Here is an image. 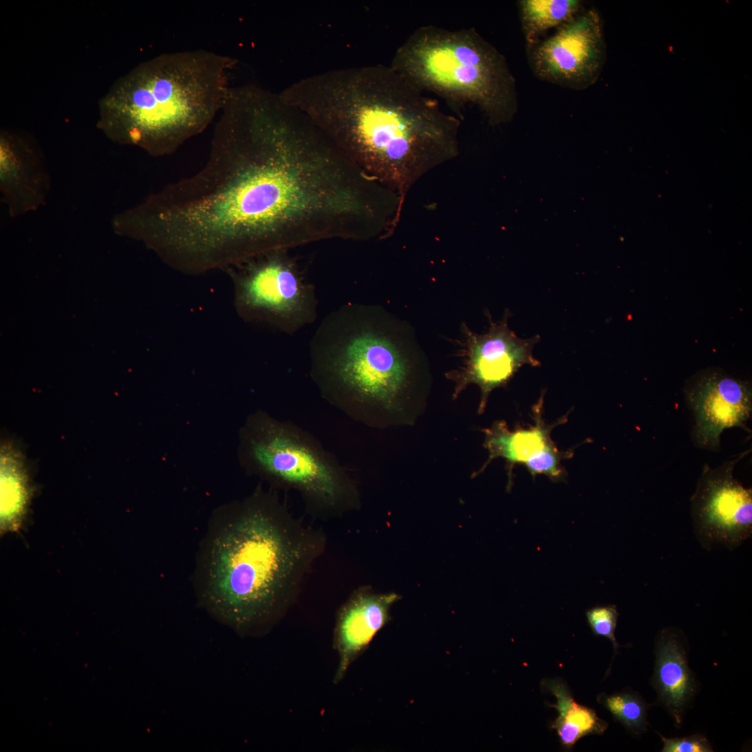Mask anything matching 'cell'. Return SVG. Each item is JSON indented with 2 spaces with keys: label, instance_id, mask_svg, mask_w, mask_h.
<instances>
[{
  "label": "cell",
  "instance_id": "1",
  "mask_svg": "<svg viewBox=\"0 0 752 752\" xmlns=\"http://www.w3.org/2000/svg\"><path fill=\"white\" fill-rule=\"evenodd\" d=\"M283 96L403 202L421 178L460 153V119L391 65L311 75L290 84Z\"/></svg>",
  "mask_w": 752,
  "mask_h": 752
},
{
  "label": "cell",
  "instance_id": "2",
  "mask_svg": "<svg viewBox=\"0 0 752 752\" xmlns=\"http://www.w3.org/2000/svg\"><path fill=\"white\" fill-rule=\"evenodd\" d=\"M228 512L209 547L201 601L240 635H261L294 603L325 536L260 487Z\"/></svg>",
  "mask_w": 752,
  "mask_h": 752
},
{
  "label": "cell",
  "instance_id": "3",
  "mask_svg": "<svg viewBox=\"0 0 752 752\" xmlns=\"http://www.w3.org/2000/svg\"><path fill=\"white\" fill-rule=\"evenodd\" d=\"M412 327L385 308L347 303L327 315L309 344V375L329 405L386 425L414 389L423 353Z\"/></svg>",
  "mask_w": 752,
  "mask_h": 752
},
{
  "label": "cell",
  "instance_id": "4",
  "mask_svg": "<svg viewBox=\"0 0 752 752\" xmlns=\"http://www.w3.org/2000/svg\"><path fill=\"white\" fill-rule=\"evenodd\" d=\"M236 61L205 49L164 53L118 79L100 102L112 141L162 157L203 132L224 106Z\"/></svg>",
  "mask_w": 752,
  "mask_h": 752
},
{
  "label": "cell",
  "instance_id": "5",
  "mask_svg": "<svg viewBox=\"0 0 752 752\" xmlns=\"http://www.w3.org/2000/svg\"><path fill=\"white\" fill-rule=\"evenodd\" d=\"M390 65L456 112L467 104L476 107L491 126L511 121L517 111L516 81L506 57L473 28L421 26L398 47Z\"/></svg>",
  "mask_w": 752,
  "mask_h": 752
},
{
  "label": "cell",
  "instance_id": "6",
  "mask_svg": "<svg viewBox=\"0 0 752 752\" xmlns=\"http://www.w3.org/2000/svg\"><path fill=\"white\" fill-rule=\"evenodd\" d=\"M237 460L246 473L272 487L297 492L306 511L322 519L360 507L357 485L345 468L311 433L263 409L238 432Z\"/></svg>",
  "mask_w": 752,
  "mask_h": 752
},
{
  "label": "cell",
  "instance_id": "7",
  "mask_svg": "<svg viewBox=\"0 0 752 752\" xmlns=\"http://www.w3.org/2000/svg\"><path fill=\"white\" fill-rule=\"evenodd\" d=\"M288 252H269L228 271L240 317L294 334L316 320L318 301L314 285Z\"/></svg>",
  "mask_w": 752,
  "mask_h": 752
},
{
  "label": "cell",
  "instance_id": "8",
  "mask_svg": "<svg viewBox=\"0 0 752 752\" xmlns=\"http://www.w3.org/2000/svg\"><path fill=\"white\" fill-rule=\"evenodd\" d=\"M486 313L489 327L482 334L473 331L465 322L462 323V340L459 345L462 365L446 373L455 384L454 399L470 384L479 387V414L485 412L491 392L506 386L522 366H540L533 354L535 345L540 340L539 335L529 338L518 337L508 327L511 315L509 310L499 321H494L489 311Z\"/></svg>",
  "mask_w": 752,
  "mask_h": 752
},
{
  "label": "cell",
  "instance_id": "9",
  "mask_svg": "<svg viewBox=\"0 0 752 752\" xmlns=\"http://www.w3.org/2000/svg\"><path fill=\"white\" fill-rule=\"evenodd\" d=\"M530 68L538 79L581 91L598 79L606 61L600 15L583 10L558 28L551 36L526 47Z\"/></svg>",
  "mask_w": 752,
  "mask_h": 752
},
{
  "label": "cell",
  "instance_id": "10",
  "mask_svg": "<svg viewBox=\"0 0 752 752\" xmlns=\"http://www.w3.org/2000/svg\"><path fill=\"white\" fill-rule=\"evenodd\" d=\"M739 457L712 469L705 466L691 502L694 532L705 549L734 550L752 534V491L733 477Z\"/></svg>",
  "mask_w": 752,
  "mask_h": 752
},
{
  "label": "cell",
  "instance_id": "11",
  "mask_svg": "<svg viewBox=\"0 0 752 752\" xmlns=\"http://www.w3.org/2000/svg\"><path fill=\"white\" fill-rule=\"evenodd\" d=\"M543 403L542 393L532 408L533 425H518L510 430L504 421H497L490 428L483 430L488 458L473 476L482 473L494 459L501 457L507 463L508 489L512 486V472L516 464L524 465L533 479L538 475H545L554 482L565 479L566 472L561 461L572 457L573 453L559 451L551 437V432L567 418L563 416L554 424H547L543 418Z\"/></svg>",
  "mask_w": 752,
  "mask_h": 752
},
{
  "label": "cell",
  "instance_id": "12",
  "mask_svg": "<svg viewBox=\"0 0 752 752\" xmlns=\"http://www.w3.org/2000/svg\"><path fill=\"white\" fill-rule=\"evenodd\" d=\"M685 392L696 418L694 438L700 447L715 451L724 429L746 428L752 409L748 382L721 370L709 369L691 378Z\"/></svg>",
  "mask_w": 752,
  "mask_h": 752
},
{
  "label": "cell",
  "instance_id": "13",
  "mask_svg": "<svg viewBox=\"0 0 752 752\" xmlns=\"http://www.w3.org/2000/svg\"><path fill=\"white\" fill-rule=\"evenodd\" d=\"M400 598L395 593H375L366 586L354 592L340 607L333 639L338 656L334 684L343 679L352 663L389 622L391 607Z\"/></svg>",
  "mask_w": 752,
  "mask_h": 752
},
{
  "label": "cell",
  "instance_id": "14",
  "mask_svg": "<svg viewBox=\"0 0 752 752\" xmlns=\"http://www.w3.org/2000/svg\"><path fill=\"white\" fill-rule=\"evenodd\" d=\"M0 189L1 198L12 217L37 210L51 187V177L36 150L21 139L3 134L1 138Z\"/></svg>",
  "mask_w": 752,
  "mask_h": 752
},
{
  "label": "cell",
  "instance_id": "15",
  "mask_svg": "<svg viewBox=\"0 0 752 752\" xmlns=\"http://www.w3.org/2000/svg\"><path fill=\"white\" fill-rule=\"evenodd\" d=\"M655 653L652 682L657 701L679 728L697 690L682 632L673 627L663 629L657 636Z\"/></svg>",
  "mask_w": 752,
  "mask_h": 752
},
{
  "label": "cell",
  "instance_id": "16",
  "mask_svg": "<svg viewBox=\"0 0 752 752\" xmlns=\"http://www.w3.org/2000/svg\"><path fill=\"white\" fill-rule=\"evenodd\" d=\"M541 689L550 692L556 703L548 704L558 712L551 728L556 731L563 749H572L577 742L588 735H602L608 723L600 719L593 709L577 703L567 687L561 679H544Z\"/></svg>",
  "mask_w": 752,
  "mask_h": 752
},
{
  "label": "cell",
  "instance_id": "17",
  "mask_svg": "<svg viewBox=\"0 0 752 752\" xmlns=\"http://www.w3.org/2000/svg\"><path fill=\"white\" fill-rule=\"evenodd\" d=\"M0 492L1 531H16L26 513L30 486L23 457L10 444L1 448Z\"/></svg>",
  "mask_w": 752,
  "mask_h": 752
},
{
  "label": "cell",
  "instance_id": "18",
  "mask_svg": "<svg viewBox=\"0 0 752 752\" xmlns=\"http://www.w3.org/2000/svg\"><path fill=\"white\" fill-rule=\"evenodd\" d=\"M517 6L526 47L539 41L547 31L558 28L583 10L580 0H520Z\"/></svg>",
  "mask_w": 752,
  "mask_h": 752
},
{
  "label": "cell",
  "instance_id": "19",
  "mask_svg": "<svg viewBox=\"0 0 752 752\" xmlns=\"http://www.w3.org/2000/svg\"><path fill=\"white\" fill-rule=\"evenodd\" d=\"M597 700L616 721L632 734L640 735L647 730L648 704L639 694L624 691L607 695L602 693Z\"/></svg>",
  "mask_w": 752,
  "mask_h": 752
},
{
  "label": "cell",
  "instance_id": "20",
  "mask_svg": "<svg viewBox=\"0 0 752 752\" xmlns=\"http://www.w3.org/2000/svg\"><path fill=\"white\" fill-rule=\"evenodd\" d=\"M590 628L596 636L609 639L613 646L614 655L621 645L617 642L615 630L619 613L616 605L596 606L586 611Z\"/></svg>",
  "mask_w": 752,
  "mask_h": 752
},
{
  "label": "cell",
  "instance_id": "21",
  "mask_svg": "<svg viewBox=\"0 0 752 752\" xmlns=\"http://www.w3.org/2000/svg\"><path fill=\"white\" fill-rule=\"evenodd\" d=\"M663 742L662 752H712L713 749L707 738L700 734L683 737L668 738L658 733Z\"/></svg>",
  "mask_w": 752,
  "mask_h": 752
}]
</instances>
